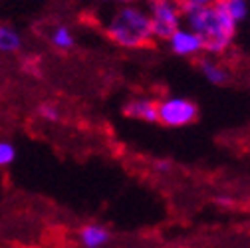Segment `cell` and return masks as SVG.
<instances>
[{
	"label": "cell",
	"instance_id": "cell-1",
	"mask_svg": "<svg viewBox=\"0 0 250 248\" xmlns=\"http://www.w3.org/2000/svg\"><path fill=\"white\" fill-rule=\"evenodd\" d=\"M183 16L187 18V28H191L203 38L205 52L218 56L230 48L236 32V22L218 2L203 8H185Z\"/></svg>",
	"mask_w": 250,
	"mask_h": 248
},
{
	"label": "cell",
	"instance_id": "cell-2",
	"mask_svg": "<svg viewBox=\"0 0 250 248\" xmlns=\"http://www.w3.org/2000/svg\"><path fill=\"white\" fill-rule=\"evenodd\" d=\"M105 32L117 46L129 48V50L143 48L153 40L149 14L135 6H123L111 18Z\"/></svg>",
	"mask_w": 250,
	"mask_h": 248
},
{
	"label": "cell",
	"instance_id": "cell-3",
	"mask_svg": "<svg viewBox=\"0 0 250 248\" xmlns=\"http://www.w3.org/2000/svg\"><path fill=\"white\" fill-rule=\"evenodd\" d=\"M147 14L151 20L153 38L169 40V36L175 30L181 28L183 10H181L179 0H151Z\"/></svg>",
	"mask_w": 250,
	"mask_h": 248
},
{
	"label": "cell",
	"instance_id": "cell-4",
	"mask_svg": "<svg viewBox=\"0 0 250 248\" xmlns=\"http://www.w3.org/2000/svg\"><path fill=\"white\" fill-rule=\"evenodd\" d=\"M199 115V107L187 98L171 96L157 103V121L167 127H185Z\"/></svg>",
	"mask_w": 250,
	"mask_h": 248
},
{
	"label": "cell",
	"instance_id": "cell-5",
	"mask_svg": "<svg viewBox=\"0 0 250 248\" xmlns=\"http://www.w3.org/2000/svg\"><path fill=\"white\" fill-rule=\"evenodd\" d=\"M169 46H171V52L177 54V56H195L199 52L205 50V44H203V38L193 32L191 28H177L175 32L169 36Z\"/></svg>",
	"mask_w": 250,
	"mask_h": 248
},
{
	"label": "cell",
	"instance_id": "cell-6",
	"mask_svg": "<svg viewBox=\"0 0 250 248\" xmlns=\"http://www.w3.org/2000/svg\"><path fill=\"white\" fill-rule=\"evenodd\" d=\"M113 234L109 228H105L104 225H96V223H89L83 225L78 232V240L83 248H105L111 242Z\"/></svg>",
	"mask_w": 250,
	"mask_h": 248
},
{
	"label": "cell",
	"instance_id": "cell-7",
	"mask_svg": "<svg viewBox=\"0 0 250 248\" xmlns=\"http://www.w3.org/2000/svg\"><path fill=\"white\" fill-rule=\"evenodd\" d=\"M123 113L131 119H137V121L157 123V102L147 100V98L131 100L123 105Z\"/></svg>",
	"mask_w": 250,
	"mask_h": 248
},
{
	"label": "cell",
	"instance_id": "cell-8",
	"mask_svg": "<svg viewBox=\"0 0 250 248\" xmlns=\"http://www.w3.org/2000/svg\"><path fill=\"white\" fill-rule=\"evenodd\" d=\"M20 48H22V38L18 34V30L6 24L0 26V52L12 54V52H18Z\"/></svg>",
	"mask_w": 250,
	"mask_h": 248
},
{
	"label": "cell",
	"instance_id": "cell-9",
	"mask_svg": "<svg viewBox=\"0 0 250 248\" xmlns=\"http://www.w3.org/2000/svg\"><path fill=\"white\" fill-rule=\"evenodd\" d=\"M201 74L205 76L207 82H210L214 85H223L229 80V72L221 64L212 62V60H203L201 62Z\"/></svg>",
	"mask_w": 250,
	"mask_h": 248
},
{
	"label": "cell",
	"instance_id": "cell-10",
	"mask_svg": "<svg viewBox=\"0 0 250 248\" xmlns=\"http://www.w3.org/2000/svg\"><path fill=\"white\" fill-rule=\"evenodd\" d=\"M50 40H52V46H54L56 50H62V52L72 50L74 44H76V38H74L72 30H70L68 26H56Z\"/></svg>",
	"mask_w": 250,
	"mask_h": 248
},
{
	"label": "cell",
	"instance_id": "cell-11",
	"mask_svg": "<svg viewBox=\"0 0 250 248\" xmlns=\"http://www.w3.org/2000/svg\"><path fill=\"white\" fill-rule=\"evenodd\" d=\"M225 8V12L238 24L248 16V0H216Z\"/></svg>",
	"mask_w": 250,
	"mask_h": 248
},
{
	"label": "cell",
	"instance_id": "cell-12",
	"mask_svg": "<svg viewBox=\"0 0 250 248\" xmlns=\"http://www.w3.org/2000/svg\"><path fill=\"white\" fill-rule=\"evenodd\" d=\"M16 161V147L12 141L0 139V167H8Z\"/></svg>",
	"mask_w": 250,
	"mask_h": 248
},
{
	"label": "cell",
	"instance_id": "cell-13",
	"mask_svg": "<svg viewBox=\"0 0 250 248\" xmlns=\"http://www.w3.org/2000/svg\"><path fill=\"white\" fill-rule=\"evenodd\" d=\"M38 113H40L42 119H46V121H50V123H56V121L60 119V107L54 105V103H42V105L38 107Z\"/></svg>",
	"mask_w": 250,
	"mask_h": 248
},
{
	"label": "cell",
	"instance_id": "cell-14",
	"mask_svg": "<svg viewBox=\"0 0 250 248\" xmlns=\"http://www.w3.org/2000/svg\"><path fill=\"white\" fill-rule=\"evenodd\" d=\"M216 0H179L181 10H185V8H203V6H210Z\"/></svg>",
	"mask_w": 250,
	"mask_h": 248
},
{
	"label": "cell",
	"instance_id": "cell-15",
	"mask_svg": "<svg viewBox=\"0 0 250 248\" xmlns=\"http://www.w3.org/2000/svg\"><path fill=\"white\" fill-rule=\"evenodd\" d=\"M171 167H173V165H171L169 161H157V163H155V169H157L159 173H169Z\"/></svg>",
	"mask_w": 250,
	"mask_h": 248
},
{
	"label": "cell",
	"instance_id": "cell-16",
	"mask_svg": "<svg viewBox=\"0 0 250 248\" xmlns=\"http://www.w3.org/2000/svg\"><path fill=\"white\" fill-rule=\"evenodd\" d=\"M216 205H221V207H225V208H227V207H232V205H234V201H232L230 197H218V199H216Z\"/></svg>",
	"mask_w": 250,
	"mask_h": 248
},
{
	"label": "cell",
	"instance_id": "cell-17",
	"mask_svg": "<svg viewBox=\"0 0 250 248\" xmlns=\"http://www.w3.org/2000/svg\"><path fill=\"white\" fill-rule=\"evenodd\" d=\"M105 2H117V4H125V2H129V0H105Z\"/></svg>",
	"mask_w": 250,
	"mask_h": 248
}]
</instances>
